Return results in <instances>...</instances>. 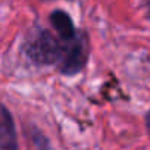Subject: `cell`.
Masks as SVG:
<instances>
[{
    "instance_id": "obj_1",
    "label": "cell",
    "mask_w": 150,
    "mask_h": 150,
    "mask_svg": "<svg viewBox=\"0 0 150 150\" xmlns=\"http://www.w3.org/2000/svg\"><path fill=\"white\" fill-rule=\"evenodd\" d=\"M27 56L37 65H53L63 75H75L84 69L88 60V38L86 33L72 40H63L56 33L37 28L25 41Z\"/></svg>"
},
{
    "instance_id": "obj_2",
    "label": "cell",
    "mask_w": 150,
    "mask_h": 150,
    "mask_svg": "<svg viewBox=\"0 0 150 150\" xmlns=\"http://www.w3.org/2000/svg\"><path fill=\"white\" fill-rule=\"evenodd\" d=\"M0 149L18 150V138L15 122L6 106L0 103Z\"/></svg>"
},
{
    "instance_id": "obj_3",
    "label": "cell",
    "mask_w": 150,
    "mask_h": 150,
    "mask_svg": "<svg viewBox=\"0 0 150 150\" xmlns=\"http://www.w3.org/2000/svg\"><path fill=\"white\" fill-rule=\"evenodd\" d=\"M49 21H50V25L54 30V33L63 40H72L80 34V31L77 30V27H75V24L71 18V15L62 9L53 11L49 16Z\"/></svg>"
},
{
    "instance_id": "obj_4",
    "label": "cell",
    "mask_w": 150,
    "mask_h": 150,
    "mask_svg": "<svg viewBox=\"0 0 150 150\" xmlns=\"http://www.w3.org/2000/svg\"><path fill=\"white\" fill-rule=\"evenodd\" d=\"M141 3H143V6H144V9H146V12L150 18V0H141Z\"/></svg>"
},
{
    "instance_id": "obj_5",
    "label": "cell",
    "mask_w": 150,
    "mask_h": 150,
    "mask_svg": "<svg viewBox=\"0 0 150 150\" xmlns=\"http://www.w3.org/2000/svg\"><path fill=\"white\" fill-rule=\"evenodd\" d=\"M144 121H146V128H147V131H149V134H150V112H147V113H146Z\"/></svg>"
},
{
    "instance_id": "obj_6",
    "label": "cell",
    "mask_w": 150,
    "mask_h": 150,
    "mask_svg": "<svg viewBox=\"0 0 150 150\" xmlns=\"http://www.w3.org/2000/svg\"><path fill=\"white\" fill-rule=\"evenodd\" d=\"M44 2H53V0H44Z\"/></svg>"
}]
</instances>
